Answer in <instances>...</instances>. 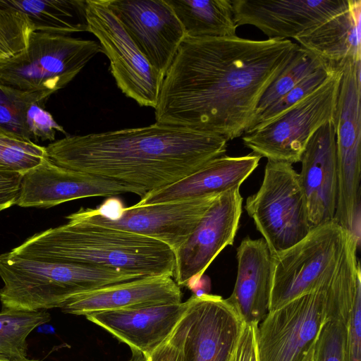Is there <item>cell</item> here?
Wrapping results in <instances>:
<instances>
[{
    "label": "cell",
    "mask_w": 361,
    "mask_h": 361,
    "mask_svg": "<svg viewBox=\"0 0 361 361\" xmlns=\"http://www.w3.org/2000/svg\"><path fill=\"white\" fill-rule=\"evenodd\" d=\"M0 361H9V360L0 355Z\"/></svg>",
    "instance_id": "obj_40"
},
{
    "label": "cell",
    "mask_w": 361,
    "mask_h": 361,
    "mask_svg": "<svg viewBox=\"0 0 361 361\" xmlns=\"http://www.w3.org/2000/svg\"><path fill=\"white\" fill-rule=\"evenodd\" d=\"M338 70L341 69H334L326 64L319 67L257 116L245 133L259 129L278 118L312 93Z\"/></svg>",
    "instance_id": "obj_29"
},
{
    "label": "cell",
    "mask_w": 361,
    "mask_h": 361,
    "mask_svg": "<svg viewBox=\"0 0 361 361\" xmlns=\"http://www.w3.org/2000/svg\"><path fill=\"white\" fill-rule=\"evenodd\" d=\"M227 142L217 135L156 122L67 135L45 148L48 159L59 166L135 187L144 196L224 155Z\"/></svg>",
    "instance_id": "obj_2"
},
{
    "label": "cell",
    "mask_w": 361,
    "mask_h": 361,
    "mask_svg": "<svg viewBox=\"0 0 361 361\" xmlns=\"http://www.w3.org/2000/svg\"><path fill=\"white\" fill-rule=\"evenodd\" d=\"M258 322H244L230 361H259L257 348Z\"/></svg>",
    "instance_id": "obj_35"
},
{
    "label": "cell",
    "mask_w": 361,
    "mask_h": 361,
    "mask_svg": "<svg viewBox=\"0 0 361 361\" xmlns=\"http://www.w3.org/2000/svg\"><path fill=\"white\" fill-rule=\"evenodd\" d=\"M361 61H347L341 78L334 116L338 195L334 221L360 232L361 166Z\"/></svg>",
    "instance_id": "obj_8"
},
{
    "label": "cell",
    "mask_w": 361,
    "mask_h": 361,
    "mask_svg": "<svg viewBox=\"0 0 361 361\" xmlns=\"http://www.w3.org/2000/svg\"><path fill=\"white\" fill-rule=\"evenodd\" d=\"M325 64L316 56L299 46L289 63L264 92L255 118L302 79Z\"/></svg>",
    "instance_id": "obj_28"
},
{
    "label": "cell",
    "mask_w": 361,
    "mask_h": 361,
    "mask_svg": "<svg viewBox=\"0 0 361 361\" xmlns=\"http://www.w3.org/2000/svg\"><path fill=\"white\" fill-rule=\"evenodd\" d=\"M245 209L271 254L290 247L312 228L300 175L288 162L267 160L262 185Z\"/></svg>",
    "instance_id": "obj_7"
},
{
    "label": "cell",
    "mask_w": 361,
    "mask_h": 361,
    "mask_svg": "<svg viewBox=\"0 0 361 361\" xmlns=\"http://www.w3.org/2000/svg\"><path fill=\"white\" fill-rule=\"evenodd\" d=\"M346 326L340 319L329 318L316 342V361H345Z\"/></svg>",
    "instance_id": "obj_32"
},
{
    "label": "cell",
    "mask_w": 361,
    "mask_h": 361,
    "mask_svg": "<svg viewBox=\"0 0 361 361\" xmlns=\"http://www.w3.org/2000/svg\"><path fill=\"white\" fill-rule=\"evenodd\" d=\"M51 94L20 90L0 82V134L32 142L25 126V110L33 102H44Z\"/></svg>",
    "instance_id": "obj_27"
},
{
    "label": "cell",
    "mask_w": 361,
    "mask_h": 361,
    "mask_svg": "<svg viewBox=\"0 0 361 361\" xmlns=\"http://www.w3.org/2000/svg\"><path fill=\"white\" fill-rule=\"evenodd\" d=\"M188 307L187 300L178 304L92 312L85 317L147 357L169 338Z\"/></svg>",
    "instance_id": "obj_19"
},
{
    "label": "cell",
    "mask_w": 361,
    "mask_h": 361,
    "mask_svg": "<svg viewBox=\"0 0 361 361\" xmlns=\"http://www.w3.org/2000/svg\"><path fill=\"white\" fill-rule=\"evenodd\" d=\"M240 188L219 193L186 242L174 253L173 279L192 289L210 264L233 245L242 214Z\"/></svg>",
    "instance_id": "obj_14"
},
{
    "label": "cell",
    "mask_w": 361,
    "mask_h": 361,
    "mask_svg": "<svg viewBox=\"0 0 361 361\" xmlns=\"http://www.w3.org/2000/svg\"><path fill=\"white\" fill-rule=\"evenodd\" d=\"M343 69L267 125L244 133L243 145L267 160L300 161L312 135L334 120Z\"/></svg>",
    "instance_id": "obj_9"
},
{
    "label": "cell",
    "mask_w": 361,
    "mask_h": 361,
    "mask_svg": "<svg viewBox=\"0 0 361 361\" xmlns=\"http://www.w3.org/2000/svg\"><path fill=\"white\" fill-rule=\"evenodd\" d=\"M109 9L151 66L163 77L185 38L166 0H106Z\"/></svg>",
    "instance_id": "obj_15"
},
{
    "label": "cell",
    "mask_w": 361,
    "mask_h": 361,
    "mask_svg": "<svg viewBox=\"0 0 361 361\" xmlns=\"http://www.w3.org/2000/svg\"><path fill=\"white\" fill-rule=\"evenodd\" d=\"M50 319L51 316L46 310L2 309L0 312V355L9 361L28 360L27 336Z\"/></svg>",
    "instance_id": "obj_26"
},
{
    "label": "cell",
    "mask_w": 361,
    "mask_h": 361,
    "mask_svg": "<svg viewBox=\"0 0 361 361\" xmlns=\"http://www.w3.org/2000/svg\"><path fill=\"white\" fill-rule=\"evenodd\" d=\"M11 251L41 261L100 266L145 277L173 278L176 264L173 250L158 240L74 221L35 233Z\"/></svg>",
    "instance_id": "obj_3"
},
{
    "label": "cell",
    "mask_w": 361,
    "mask_h": 361,
    "mask_svg": "<svg viewBox=\"0 0 361 361\" xmlns=\"http://www.w3.org/2000/svg\"><path fill=\"white\" fill-rule=\"evenodd\" d=\"M125 208L122 201L114 197L104 202L99 207L91 209L92 212L96 214L102 216L109 220H116L122 214Z\"/></svg>",
    "instance_id": "obj_38"
},
{
    "label": "cell",
    "mask_w": 361,
    "mask_h": 361,
    "mask_svg": "<svg viewBox=\"0 0 361 361\" xmlns=\"http://www.w3.org/2000/svg\"><path fill=\"white\" fill-rule=\"evenodd\" d=\"M2 309L39 311L59 307L71 296L145 276L109 267L41 261L0 255Z\"/></svg>",
    "instance_id": "obj_4"
},
{
    "label": "cell",
    "mask_w": 361,
    "mask_h": 361,
    "mask_svg": "<svg viewBox=\"0 0 361 361\" xmlns=\"http://www.w3.org/2000/svg\"><path fill=\"white\" fill-rule=\"evenodd\" d=\"M300 182L312 227L334 221L338 167L334 121L323 124L309 140L302 155Z\"/></svg>",
    "instance_id": "obj_18"
},
{
    "label": "cell",
    "mask_w": 361,
    "mask_h": 361,
    "mask_svg": "<svg viewBox=\"0 0 361 361\" xmlns=\"http://www.w3.org/2000/svg\"><path fill=\"white\" fill-rule=\"evenodd\" d=\"M23 175L0 171V212L16 204Z\"/></svg>",
    "instance_id": "obj_36"
},
{
    "label": "cell",
    "mask_w": 361,
    "mask_h": 361,
    "mask_svg": "<svg viewBox=\"0 0 361 361\" xmlns=\"http://www.w3.org/2000/svg\"><path fill=\"white\" fill-rule=\"evenodd\" d=\"M183 26L185 37L236 36L231 0H166Z\"/></svg>",
    "instance_id": "obj_24"
},
{
    "label": "cell",
    "mask_w": 361,
    "mask_h": 361,
    "mask_svg": "<svg viewBox=\"0 0 361 361\" xmlns=\"http://www.w3.org/2000/svg\"><path fill=\"white\" fill-rule=\"evenodd\" d=\"M142 191L135 187L71 170L46 157L22 178L16 204L23 207H51L77 199L112 197Z\"/></svg>",
    "instance_id": "obj_17"
},
{
    "label": "cell",
    "mask_w": 361,
    "mask_h": 361,
    "mask_svg": "<svg viewBox=\"0 0 361 361\" xmlns=\"http://www.w3.org/2000/svg\"><path fill=\"white\" fill-rule=\"evenodd\" d=\"M32 26L25 14L0 0V61L23 50Z\"/></svg>",
    "instance_id": "obj_31"
},
{
    "label": "cell",
    "mask_w": 361,
    "mask_h": 361,
    "mask_svg": "<svg viewBox=\"0 0 361 361\" xmlns=\"http://www.w3.org/2000/svg\"><path fill=\"white\" fill-rule=\"evenodd\" d=\"M46 157L45 147L0 134V171L24 175Z\"/></svg>",
    "instance_id": "obj_30"
},
{
    "label": "cell",
    "mask_w": 361,
    "mask_h": 361,
    "mask_svg": "<svg viewBox=\"0 0 361 361\" xmlns=\"http://www.w3.org/2000/svg\"><path fill=\"white\" fill-rule=\"evenodd\" d=\"M176 326L180 361H230L244 324L226 298L192 295Z\"/></svg>",
    "instance_id": "obj_12"
},
{
    "label": "cell",
    "mask_w": 361,
    "mask_h": 361,
    "mask_svg": "<svg viewBox=\"0 0 361 361\" xmlns=\"http://www.w3.org/2000/svg\"><path fill=\"white\" fill-rule=\"evenodd\" d=\"M181 297L180 287L172 277L147 276L75 294L61 310L66 314L85 316L97 312L178 304Z\"/></svg>",
    "instance_id": "obj_20"
},
{
    "label": "cell",
    "mask_w": 361,
    "mask_h": 361,
    "mask_svg": "<svg viewBox=\"0 0 361 361\" xmlns=\"http://www.w3.org/2000/svg\"><path fill=\"white\" fill-rule=\"evenodd\" d=\"M25 361H39V360H29V359H28V360H25Z\"/></svg>",
    "instance_id": "obj_41"
},
{
    "label": "cell",
    "mask_w": 361,
    "mask_h": 361,
    "mask_svg": "<svg viewBox=\"0 0 361 361\" xmlns=\"http://www.w3.org/2000/svg\"><path fill=\"white\" fill-rule=\"evenodd\" d=\"M88 32L99 40L118 87L141 106L155 108L164 77L148 62L106 0H86Z\"/></svg>",
    "instance_id": "obj_11"
},
{
    "label": "cell",
    "mask_w": 361,
    "mask_h": 361,
    "mask_svg": "<svg viewBox=\"0 0 361 361\" xmlns=\"http://www.w3.org/2000/svg\"><path fill=\"white\" fill-rule=\"evenodd\" d=\"M359 245L354 235L334 221L312 227L290 247L271 254L272 286L269 312L329 280Z\"/></svg>",
    "instance_id": "obj_5"
},
{
    "label": "cell",
    "mask_w": 361,
    "mask_h": 361,
    "mask_svg": "<svg viewBox=\"0 0 361 361\" xmlns=\"http://www.w3.org/2000/svg\"><path fill=\"white\" fill-rule=\"evenodd\" d=\"M29 19L33 31L68 35L88 32L86 0H4Z\"/></svg>",
    "instance_id": "obj_25"
},
{
    "label": "cell",
    "mask_w": 361,
    "mask_h": 361,
    "mask_svg": "<svg viewBox=\"0 0 361 361\" xmlns=\"http://www.w3.org/2000/svg\"><path fill=\"white\" fill-rule=\"evenodd\" d=\"M238 271L227 299L245 322L259 323L269 312L272 286L271 253L264 238H244L237 248Z\"/></svg>",
    "instance_id": "obj_21"
},
{
    "label": "cell",
    "mask_w": 361,
    "mask_h": 361,
    "mask_svg": "<svg viewBox=\"0 0 361 361\" xmlns=\"http://www.w3.org/2000/svg\"><path fill=\"white\" fill-rule=\"evenodd\" d=\"M148 361H180L176 327L169 338L147 357Z\"/></svg>",
    "instance_id": "obj_37"
},
{
    "label": "cell",
    "mask_w": 361,
    "mask_h": 361,
    "mask_svg": "<svg viewBox=\"0 0 361 361\" xmlns=\"http://www.w3.org/2000/svg\"><path fill=\"white\" fill-rule=\"evenodd\" d=\"M361 1L350 0L346 10L295 37L298 45L334 69L361 61Z\"/></svg>",
    "instance_id": "obj_23"
},
{
    "label": "cell",
    "mask_w": 361,
    "mask_h": 361,
    "mask_svg": "<svg viewBox=\"0 0 361 361\" xmlns=\"http://www.w3.org/2000/svg\"><path fill=\"white\" fill-rule=\"evenodd\" d=\"M219 193L149 205L125 207L116 220L80 208L68 221L87 223L133 232L166 244L175 253L190 236Z\"/></svg>",
    "instance_id": "obj_13"
},
{
    "label": "cell",
    "mask_w": 361,
    "mask_h": 361,
    "mask_svg": "<svg viewBox=\"0 0 361 361\" xmlns=\"http://www.w3.org/2000/svg\"><path fill=\"white\" fill-rule=\"evenodd\" d=\"M350 0H231L237 27L250 25L268 39H295L346 10Z\"/></svg>",
    "instance_id": "obj_16"
},
{
    "label": "cell",
    "mask_w": 361,
    "mask_h": 361,
    "mask_svg": "<svg viewBox=\"0 0 361 361\" xmlns=\"http://www.w3.org/2000/svg\"><path fill=\"white\" fill-rule=\"evenodd\" d=\"M345 361H361V293L346 322Z\"/></svg>",
    "instance_id": "obj_34"
},
{
    "label": "cell",
    "mask_w": 361,
    "mask_h": 361,
    "mask_svg": "<svg viewBox=\"0 0 361 361\" xmlns=\"http://www.w3.org/2000/svg\"><path fill=\"white\" fill-rule=\"evenodd\" d=\"M132 355L127 361H148L147 357L141 352L131 350Z\"/></svg>",
    "instance_id": "obj_39"
},
{
    "label": "cell",
    "mask_w": 361,
    "mask_h": 361,
    "mask_svg": "<svg viewBox=\"0 0 361 361\" xmlns=\"http://www.w3.org/2000/svg\"><path fill=\"white\" fill-rule=\"evenodd\" d=\"M261 158L253 152L240 157L224 154L216 157L185 178L146 194L136 205L171 202L240 188L257 167Z\"/></svg>",
    "instance_id": "obj_22"
},
{
    "label": "cell",
    "mask_w": 361,
    "mask_h": 361,
    "mask_svg": "<svg viewBox=\"0 0 361 361\" xmlns=\"http://www.w3.org/2000/svg\"><path fill=\"white\" fill-rule=\"evenodd\" d=\"M44 103L33 102L28 105L24 115L25 126L32 141L54 142L56 131L66 133L54 121L52 115L44 109Z\"/></svg>",
    "instance_id": "obj_33"
},
{
    "label": "cell",
    "mask_w": 361,
    "mask_h": 361,
    "mask_svg": "<svg viewBox=\"0 0 361 361\" xmlns=\"http://www.w3.org/2000/svg\"><path fill=\"white\" fill-rule=\"evenodd\" d=\"M335 274L319 287L268 312L257 330L259 361H303L329 319Z\"/></svg>",
    "instance_id": "obj_10"
},
{
    "label": "cell",
    "mask_w": 361,
    "mask_h": 361,
    "mask_svg": "<svg viewBox=\"0 0 361 361\" xmlns=\"http://www.w3.org/2000/svg\"><path fill=\"white\" fill-rule=\"evenodd\" d=\"M101 52L94 40L33 31L23 50L0 61V82L20 90L53 94Z\"/></svg>",
    "instance_id": "obj_6"
},
{
    "label": "cell",
    "mask_w": 361,
    "mask_h": 361,
    "mask_svg": "<svg viewBox=\"0 0 361 361\" xmlns=\"http://www.w3.org/2000/svg\"><path fill=\"white\" fill-rule=\"evenodd\" d=\"M298 47L290 39L185 37L164 77L156 122L228 141L243 135Z\"/></svg>",
    "instance_id": "obj_1"
}]
</instances>
